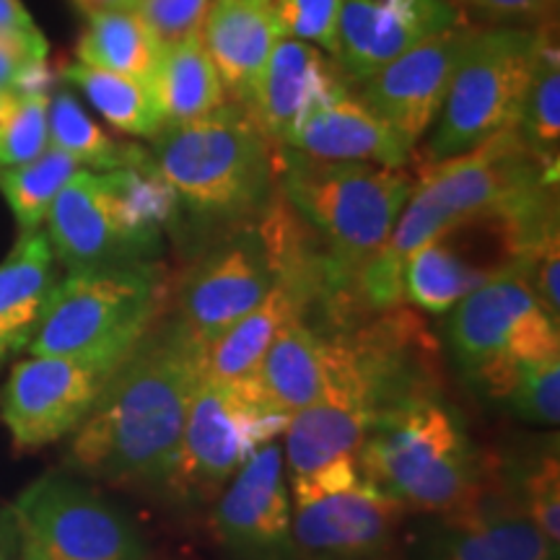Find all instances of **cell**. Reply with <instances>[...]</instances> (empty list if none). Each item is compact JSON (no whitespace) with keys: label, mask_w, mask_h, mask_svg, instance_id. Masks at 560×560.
Instances as JSON below:
<instances>
[{"label":"cell","mask_w":560,"mask_h":560,"mask_svg":"<svg viewBox=\"0 0 560 560\" xmlns=\"http://www.w3.org/2000/svg\"><path fill=\"white\" fill-rule=\"evenodd\" d=\"M405 509L382 490L359 486L293 506L296 560H389Z\"/></svg>","instance_id":"cell-18"},{"label":"cell","mask_w":560,"mask_h":560,"mask_svg":"<svg viewBox=\"0 0 560 560\" xmlns=\"http://www.w3.org/2000/svg\"><path fill=\"white\" fill-rule=\"evenodd\" d=\"M346 89L353 83L335 58L310 42L280 37L242 109L272 149H283L312 104Z\"/></svg>","instance_id":"cell-20"},{"label":"cell","mask_w":560,"mask_h":560,"mask_svg":"<svg viewBox=\"0 0 560 560\" xmlns=\"http://www.w3.org/2000/svg\"><path fill=\"white\" fill-rule=\"evenodd\" d=\"M11 509L19 560H149L130 516L68 475L34 480Z\"/></svg>","instance_id":"cell-11"},{"label":"cell","mask_w":560,"mask_h":560,"mask_svg":"<svg viewBox=\"0 0 560 560\" xmlns=\"http://www.w3.org/2000/svg\"><path fill=\"white\" fill-rule=\"evenodd\" d=\"M330 371V338L306 317H293L272 338L249 380L240 384L270 410L293 416L322 395Z\"/></svg>","instance_id":"cell-23"},{"label":"cell","mask_w":560,"mask_h":560,"mask_svg":"<svg viewBox=\"0 0 560 560\" xmlns=\"http://www.w3.org/2000/svg\"><path fill=\"white\" fill-rule=\"evenodd\" d=\"M55 252L39 229L21 231L0 262V361L30 346L55 289Z\"/></svg>","instance_id":"cell-24"},{"label":"cell","mask_w":560,"mask_h":560,"mask_svg":"<svg viewBox=\"0 0 560 560\" xmlns=\"http://www.w3.org/2000/svg\"><path fill=\"white\" fill-rule=\"evenodd\" d=\"M542 32L545 24L475 30L431 128L429 161L457 156L495 132L516 128Z\"/></svg>","instance_id":"cell-9"},{"label":"cell","mask_w":560,"mask_h":560,"mask_svg":"<svg viewBox=\"0 0 560 560\" xmlns=\"http://www.w3.org/2000/svg\"><path fill=\"white\" fill-rule=\"evenodd\" d=\"M210 3L213 0H136L132 11L145 21L161 45L170 47L200 32Z\"/></svg>","instance_id":"cell-37"},{"label":"cell","mask_w":560,"mask_h":560,"mask_svg":"<svg viewBox=\"0 0 560 560\" xmlns=\"http://www.w3.org/2000/svg\"><path fill=\"white\" fill-rule=\"evenodd\" d=\"M109 374L60 355L19 361L0 389V418L16 450H42L79 429L100 400Z\"/></svg>","instance_id":"cell-15"},{"label":"cell","mask_w":560,"mask_h":560,"mask_svg":"<svg viewBox=\"0 0 560 560\" xmlns=\"http://www.w3.org/2000/svg\"><path fill=\"white\" fill-rule=\"evenodd\" d=\"M0 560H19L16 516L5 503H0Z\"/></svg>","instance_id":"cell-40"},{"label":"cell","mask_w":560,"mask_h":560,"mask_svg":"<svg viewBox=\"0 0 560 560\" xmlns=\"http://www.w3.org/2000/svg\"><path fill=\"white\" fill-rule=\"evenodd\" d=\"M47 136H50L52 149L68 153L81 166H91V170L100 172L125 170V166L138 164L149 156V149L112 138L100 122L91 120L89 112L68 91H58L50 96Z\"/></svg>","instance_id":"cell-30"},{"label":"cell","mask_w":560,"mask_h":560,"mask_svg":"<svg viewBox=\"0 0 560 560\" xmlns=\"http://www.w3.org/2000/svg\"><path fill=\"white\" fill-rule=\"evenodd\" d=\"M280 37L310 42L330 58L338 55L342 0H270Z\"/></svg>","instance_id":"cell-34"},{"label":"cell","mask_w":560,"mask_h":560,"mask_svg":"<svg viewBox=\"0 0 560 560\" xmlns=\"http://www.w3.org/2000/svg\"><path fill=\"white\" fill-rule=\"evenodd\" d=\"M79 170V161L52 149V145L21 166H0V192L9 200L21 231L39 229V223L47 219L52 200Z\"/></svg>","instance_id":"cell-32"},{"label":"cell","mask_w":560,"mask_h":560,"mask_svg":"<svg viewBox=\"0 0 560 560\" xmlns=\"http://www.w3.org/2000/svg\"><path fill=\"white\" fill-rule=\"evenodd\" d=\"M552 319L520 270L503 272L450 310L446 346L457 369L488 400H506L522 369L560 359Z\"/></svg>","instance_id":"cell-7"},{"label":"cell","mask_w":560,"mask_h":560,"mask_svg":"<svg viewBox=\"0 0 560 560\" xmlns=\"http://www.w3.org/2000/svg\"><path fill=\"white\" fill-rule=\"evenodd\" d=\"M462 19L452 0H342L335 62L359 86L397 55Z\"/></svg>","instance_id":"cell-19"},{"label":"cell","mask_w":560,"mask_h":560,"mask_svg":"<svg viewBox=\"0 0 560 560\" xmlns=\"http://www.w3.org/2000/svg\"><path fill=\"white\" fill-rule=\"evenodd\" d=\"M459 9H470L493 21L540 26L556 21L558 0H452Z\"/></svg>","instance_id":"cell-38"},{"label":"cell","mask_w":560,"mask_h":560,"mask_svg":"<svg viewBox=\"0 0 560 560\" xmlns=\"http://www.w3.org/2000/svg\"><path fill=\"white\" fill-rule=\"evenodd\" d=\"M151 91L166 125L198 120L229 102L200 32L164 47Z\"/></svg>","instance_id":"cell-26"},{"label":"cell","mask_w":560,"mask_h":560,"mask_svg":"<svg viewBox=\"0 0 560 560\" xmlns=\"http://www.w3.org/2000/svg\"><path fill=\"white\" fill-rule=\"evenodd\" d=\"M548 185H558V174L545 170L516 128L495 132L457 156L429 161L384 249L353 280L355 310L369 317L402 304L405 260L412 252L462 221L506 208Z\"/></svg>","instance_id":"cell-2"},{"label":"cell","mask_w":560,"mask_h":560,"mask_svg":"<svg viewBox=\"0 0 560 560\" xmlns=\"http://www.w3.org/2000/svg\"><path fill=\"white\" fill-rule=\"evenodd\" d=\"M359 470L405 511L433 516L478 499L493 465L482 459L459 412L436 395L395 405L371 420Z\"/></svg>","instance_id":"cell-3"},{"label":"cell","mask_w":560,"mask_h":560,"mask_svg":"<svg viewBox=\"0 0 560 560\" xmlns=\"http://www.w3.org/2000/svg\"><path fill=\"white\" fill-rule=\"evenodd\" d=\"M285 425L289 416L255 400L244 384L202 376L161 493L190 506L213 503L252 452L283 436Z\"/></svg>","instance_id":"cell-10"},{"label":"cell","mask_w":560,"mask_h":560,"mask_svg":"<svg viewBox=\"0 0 560 560\" xmlns=\"http://www.w3.org/2000/svg\"><path fill=\"white\" fill-rule=\"evenodd\" d=\"M47 52L50 47L39 30L0 32V89H13L19 94H50L52 73L47 66Z\"/></svg>","instance_id":"cell-35"},{"label":"cell","mask_w":560,"mask_h":560,"mask_svg":"<svg viewBox=\"0 0 560 560\" xmlns=\"http://www.w3.org/2000/svg\"><path fill=\"white\" fill-rule=\"evenodd\" d=\"M151 140L153 164L179 206L213 226L255 223L278 187L276 149L234 102L164 125Z\"/></svg>","instance_id":"cell-4"},{"label":"cell","mask_w":560,"mask_h":560,"mask_svg":"<svg viewBox=\"0 0 560 560\" xmlns=\"http://www.w3.org/2000/svg\"><path fill=\"white\" fill-rule=\"evenodd\" d=\"M200 37L219 70L229 102L244 107L280 39L270 3L213 0L200 26Z\"/></svg>","instance_id":"cell-22"},{"label":"cell","mask_w":560,"mask_h":560,"mask_svg":"<svg viewBox=\"0 0 560 560\" xmlns=\"http://www.w3.org/2000/svg\"><path fill=\"white\" fill-rule=\"evenodd\" d=\"M200 380L202 342L190 327L179 317L153 325L73 431L70 470L112 486L164 490Z\"/></svg>","instance_id":"cell-1"},{"label":"cell","mask_w":560,"mask_h":560,"mask_svg":"<svg viewBox=\"0 0 560 560\" xmlns=\"http://www.w3.org/2000/svg\"><path fill=\"white\" fill-rule=\"evenodd\" d=\"M506 402L527 423L556 429L560 423V359H548L522 369Z\"/></svg>","instance_id":"cell-36"},{"label":"cell","mask_w":560,"mask_h":560,"mask_svg":"<svg viewBox=\"0 0 560 560\" xmlns=\"http://www.w3.org/2000/svg\"><path fill=\"white\" fill-rule=\"evenodd\" d=\"M34 19L21 5V0H0V32H32Z\"/></svg>","instance_id":"cell-39"},{"label":"cell","mask_w":560,"mask_h":560,"mask_svg":"<svg viewBox=\"0 0 560 560\" xmlns=\"http://www.w3.org/2000/svg\"><path fill=\"white\" fill-rule=\"evenodd\" d=\"M306 301L285 280L272 283L268 296L244 314L240 322L202 346V376L215 382H244L260 366L280 327L293 317H304Z\"/></svg>","instance_id":"cell-25"},{"label":"cell","mask_w":560,"mask_h":560,"mask_svg":"<svg viewBox=\"0 0 560 560\" xmlns=\"http://www.w3.org/2000/svg\"><path fill=\"white\" fill-rule=\"evenodd\" d=\"M210 527L229 560H296L280 436L252 452L226 482L213 501Z\"/></svg>","instance_id":"cell-13"},{"label":"cell","mask_w":560,"mask_h":560,"mask_svg":"<svg viewBox=\"0 0 560 560\" xmlns=\"http://www.w3.org/2000/svg\"><path fill=\"white\" fill-rule=\"evenodd\" d=\"M62 79L81 89L86 100L94 104V109L120 132L136 138H153L166 125L149 83L81 60L68 62L62 68Z\"/></svg>","instance_id":"cell-29"},{"label":"cell","mask_w":560,"mask_h":560,"mask_svg":"<svg viewBox=\"0 0 560 560\" xmlns=\"http://www.w3.org/2000/svg\"><path fill=\"white\" fill-rule=\"evenodd\" d=\"M255 3H270V0H255Z\"/></svg>","instance_id":"cell-43"},{"label":"cell","mask_w":560,"mask_h":560,"mask_svg":"<svg viewBox=\"0 0 560 560\" xmlns=\"http://www.w3.org/2000/svg\"><path fill=\"white\" fill-rule=\"evenodd\" d=\"M47 240L70 272L161 255V236L143 234L125 213L115 172H75L47 210Z\"/></svg>","instance_id":"cell-12"},{"label":"cell","mask_w":560,"mask_h":560,"mask_svg":"<svg viewBox=\"0 0 560 560\" xmlns=\"http://www.w3.org/2000/svg\"><path fill=\"white\" fill-rule=\"evenodd\" d=\"M278 187L314 229L342 276L353 285L400 219L416 177L363 161H325L293 149H276Z\"/></svg>","instance_id":"cell-5"},{"label":"cell","mask_w":560,"mask_h":560,"mask_svg":"<svg viewBox=\"0 0 560 560\" xmlns=\"http://www.w3.org/2000/svg\"><path fill=\"white\" fill-rule=\"evenodd\" d=\"M276 272L257 223H244L202 252L177 289L179 319L202 346L268 296Z\"/></svg>","instance_id":"cell-14"},{"label":"cell","mask_w":560,"mask_h":560,"mask_svg":"<svg viewBox=\"0 0 560 560\" xmlns=\"http://www.w3.org/2000/svg\"><path fill=\"white\" fill-rule=\"evenodd\" d=\"M283 149L325 161H363L392 170H405L416 151L359 94H353V89L312 104Z\"/></svg>","instance_id":"cell-21"},{"label":"cell","mask_w":560,"mask_h":560,"mask_svg":"<svg viewBox=\"0 0 560 560\" xmlns=\"http://www.w3.org/2000/svg\"><path fill=\"white\" fill-rule=\"evenodd\" d=\"M47 91L16 94V100L0 117V166H21L50 149L47 136Z\"/></svg>","instance_id":"cell-33"},{"label":"cell","mask_w":560,"mask_h":560,"mask_svg":"<svg viewBox=\"0 0 560 560\" xmlns=\"http://www.w3.org/2000/svg\"><path fill=\"white\" fill-rule=\"evenodd\" d=\"M412 542V560H558V545L537 529L493 480L467 506L433 514Z\"/></svg>","instance_id":"cell-17"},{"label":"cell","mask_w":560,"mask_h":560,"mask_svg":"<svg viewBox=\"0 0 560 560\" xmlns=\"http://www.w3.org/2000/svg\"><path fill=\"white\" fill-rule=\"evenodd\" d=\"M164 52L145 21L136 11H94L89 13V26L81 34L79 55L81 62L130 75L149 83Z\"/></svg>","instance_id":"cell-27"},{"label":"cell","mask_w":560,"mask_h":560,"mask_svg":"<svg viewBox=\"0 0 560 560\" xmlns=\"http://www.w3.org/2000/svg\"><path fill=\"white\" fill-rule=\"evenodd\" d=\"M75 5L89 16L94 11H132L136 0H75Z\"/></svg>","instance_id":"cell-41"},{"label":"cell","mask_w":560,"mask_h":560,"mask_svg":"<svg viewBox=\"0 0 560 560\" xmlns=\"http://www.w3.org/2000/svg\"><path fill=\"white\" fill-rule=\"evenodd\" d=\"M164 299L166 272L156 260L70 272L55 283L26 348L115 371L156 325Z\"/></svg>","instance_id":"cell-6"},{"label":"cell","mask_w":560,"mask_h":560,"mask_svg":"<svg viewBox=\"0 0 560 560\" xmlns=\"http://www.w3.org/2000/svg\"><path fill=\"white\" fill-rule=\"evenodd\" d=\"M516 130L527 149L542 161L545 170L558 174L560 161V55L556 21L545 24L535 70L524 94Z\"/></svg>","instance_id":"cell-31"},{"label":"cell","mask_w":560,"mask_h":560,"mask_svg":"<svg viewBox=\"0 0 560 560\" xmlns=\"http://www.w3.org/2000/svg\"><path fill=\"white\" fill-rule=\"evenodd\" d=\"M493 480L552 545H560V459L558 439L493 462Z\"/></svg>","instance_id":"cell-28"},{"label":"cell","mask_w":560,"mask_h":560,"mask_svg":"<svg viewBox=\"0 0 560 560\" xmlns=\"http://www.w3.org/2000/svg\"><path fill=\"white\" fill-rule=\"evenodd\" d=\"M478 26L465 19L418 42L382 70L361 81L359 96L408 143L416 145L436 122L454 68Z\"/></svg>","instance_id":"cell-16"},{"label":"cell","mask_w":560,"mask_h":560,"mask_svg":"<svg viewBox=\"0 0 560 560\" xmlns=\"http://www.w3.org/2000/svg\"><path fill=\"white\" fill-rule=\"evenodd\" d=\"M330 338V371L322 395L293 412L283 431V467L291 503L301 506L363 480L359 452L371 420L380 416L374 389L342 332Z\"/></svg>","instance_id":"cell-8"},{"label":"cell","mask_w":560,"mask_h":560,"mask_svg":"<svg viewBox=\"0 0 560 560\" xmlns=\"http://www.w3.org/2000/svg\"><path fill=\"white\" fill-rule=\"evenodd\" d=\"M16 94H19V91H13V89H0V117L9 112L13 100H16Z\"/></svg>","instance_id":"cell-42"}]
</instances>
